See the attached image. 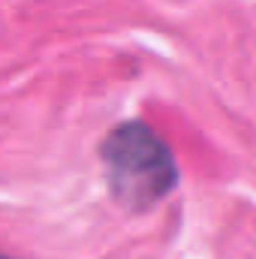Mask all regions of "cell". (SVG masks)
Segmentation results:
<instances>
[{
    "mask_svg": "<svg viewBox=\"0 0 256 259\" xmlns=\"http://www.w3.org/2000/svg\"><path fill=\"white\" fill-rule=\"evenodd\" d=\"M100 163L112 199L133 214L151 211L178 187V160L166 139L145 121H124L106 133Z\"/></svg>",
    "mask_w": 256,
    "mask_h": 259,
    "instance_id": "cell-1",
    "label": "cell"
},
{
    "mask_svg": "<svg viewBox=\"0 0 256 259\" xmlns=\"http://www.w3.org/2000/svg\"><path fill=\"white\" fill-rule=\"evenodd\" d=\"M0 259H18V256H9V253H0Z\"/></svg>",
    "mask_w": 256,
    "mask_h": 259,
    "instance_id": "cell-2",
    "label": "cell"
}]
</instances>
